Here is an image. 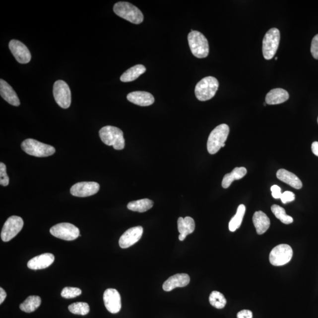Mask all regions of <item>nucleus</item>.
I'll return each mask as SVG.
<instances>
[{"mask_svg": "<svg viewBox=\"0 0 318 318\" xmlns=\"http://www.w3.org/2000/svg\"><path fill=\"white\" fill-rule=\"evenodd\" d=\"M312 151H313V153L315 155L318 157V141H315L313 144H312L311 146Z\"/></svg>", "mask_w": 318, "mask_h": 318, "instance_id": "38", "label": "nucleus"}, {"mask_svg": "<svg viewBox=\"0 0 318 318\" xmlns=\"http://www.w3.org/2000/svg\"><path fill=\"white\" fill-rule=\"evenodd\" d=\"M99 136L104 143L116 150H123L125 147L124 132L119 128L106 126L100 129Z\"/></svg>", "mask_w": 318, "mask_h": 318, "instance_id": "1", "label": "nucleus"}, {"mask_svg": "<svg viewBox=\"0 0 318 318\" xmlns=\"http://www.w3.org/2000/svg\"><path fill=\"white\" fill-rule=\"evenodd\" d=\"M55 237L64 241H74L80 236V231L76 226L69 223H59L50 230Z\"/></svg>", "mask_w": 318, "mask_h": 318, "instance_id": "9", "label": "nucleus"}, {"mask_svg": "<svg viewBox=\"0 0 318 318\" xmlns=\"http://www.w3.org/2000/svg\"><path fill=\"white\" fill-rule=\"evenodd\" d=\"M23 219L17 216H12L6 220L1 233L2 241L8 242L16 237L23 229Z\"/></svg>", "mask_w": 318, "mask_h": 318, "instance_id": "10", "label": "nucleus"}, {"mask_svg": "<svg viewBox=\"0 0 318 318\" xmlns=\"http://www.w3.org/2000/svg\"><path fill=\"white\" fill-rule=\"evenodd\" d=\"M276 176L280 181L291 186L296 190H300L302 188V183L300 179L297 175L287 170L279 169L276 173Z\"/></svg>", "mask_w": 318, "mask_h": 318, "instance_id": "22", "label": "nucleus"}, {"mask_svg": "<svg viewBox=\"0 0 318 318\" xmlns=\"http://www.w3.org/2000/svg\"><path fill=\"white\" fill-rule=\"evenodd\" d=\"M245 211L246 207L244 204H240L238 206L237 213L233 217L229 223L230 231L234 232L240 228L245 214Z\"/></svg>", "mask_w": 318, "mask_h": 318, "instance_id": "28", "label": "nucleus"}, {"mask_svg": "<svg viewBox=\"0 0 318 318\" xmlns=\"http://www.w3.org/2000/svg\"><path fill=\"white\" fill-rule=\"evenodd\" d=\"M100 185L94 182L77 183L70 189V193L74 196L85 197L92 196L99 191Z\"/></svg>", "mask_w": 318, "mask_h": 318, "instance_id": "12", "label": "nucleus"}, {"mask_svg": "<svg viewBox=\"0 0 318 318\" xmlns=\"http://www.w3.org/2000/svg\"><path fill=\"white\" fill-rule=\"evenodd\" d=\"M68 308L72 314L80 316H86L90 311L89 305L86 302H75L69 305Z\"/></svg>", "mask_w": 318, "mask_h": 318, "instance_id": "31", "label": "nucleus"}, {"mask_svg": "<svg viewBox=\"0 0 318 318\" xmlns=\"http://www.w3.org/2000/svg\"><path fill=\"white\" fill-rule=\"evenodd\" d=\"M42 304V300L39 296H30L20 305V310L26 313L35 311Z\"/></svg>", "mask_w": 318, "mask_h": 318, "instance_id": "27", "label": "nucleus"}, {"mask_svg": "<svg viewBox=\"0 0 318 318\" xmlns=\"http://www.w3.org/2000/svg\"><path fill=\"white\" fill-rule=\"evenodd\" d=\"M272 191V196L275 199H281L282 196L281 189L277 185H273L270 189Z\"/></svg>", "mask_w": 318, "mask_h": 318, "instance_id": "36", "label": "nucleus"}, {"mask_svg": "<svg viewBox=\"0 0 318 318\" xmlns=\"http://www.w3.org/2000/svg\"><path fill=\"white\" fill-rule=\"evenodd\" d=\"M275 60H276V61H277V60H278V58H276Z\"/></svg>", "mask_w": 318, "mask_h": 318, "instance_id": "40", "label": "nucleus"}, {"mask_svg": "<svg viewBox=\"0 0 318 318\" xmlns=\"http://www.w3.org/2000/svg\"><path fill=\"white\" fill-rule=\"evenodd\" d=\"M153 201L149 199H143L131 201L127 204V208L134 212L143 213L153 206Z\"/></svg>", "mask_w": 318, "mask_h": 318, "instance_id": "26", "label": "nucleus"}, {"mask_svg": "<svg viewBox=\"0 0 318 318\" xmlns=\"http://www.w3.org/2000/svg\"><path fill=\"white\" fill-rule=\"evenodd\" d=\"M113 10L116 14L135 24L142 23L144 19L142 12L136 6L127 2H118L115 4Z\"/></svg>", "mask_w": 318, "mask_h": 318, "instance_id": "4", "label": "nucleus"}, {"mask_svg": "<svg viewBox=\"0 0 318 318\" xmlns=\"http://www.w3.org/2000/svg\"><path fill=\"white\" fill-rule=\"evenodd\" d=\"M21 149L28 155L39 157L52 156L56 152L54 147L40 142L33 138H28L21 143Z\"/></svg>", "mask_w": 318, "mask_h": 318, "instance_id": "6", "label": "nucleus"}, {"mask_svg": "<svg viewBox=\"0 0 318 318\" xmlns=\"http://www.w3.org/2000/svg\"><path fill=\"white\" fill-rule=\"evenodd\" d=\"M143 233V228L140 226L128 229L119 239L120 247L127 249L131 247L140 240Z\"/></svg>", "mask_w": 318, "mask_h": 318, "instance_id": "15", "label": "nucleus"}, {"mask_svg": "<svg viewBox=\"0 0 318 318\" xmlns=\"http://www.w3.org/2000/svg\"><path fill=\"white\" fill-rule=\"evenodd\" d=\"M127 99L129 102L140 106H149L155 102L152 94L146 91H133L128 94Z\"/></svg>", "mask_w": 318, "mask_h": 318, "instance_id": "18", "label": "nucleus"}, {"mask_svg": "<svg viewBox=\"0 0 318 318\" xmlns=\"http://www.w3.org/2000/svg\"><path fill=\"white\" fill-rule=\"evenodd\" d=\"M311 52L314 58L318 60V34L315 36L312 41Z\"/></svg>", "mask_w": 318, "mask_h": 318, "instance_id": "34", "label": "nucleus"}, {"mask_svg": "<svg viewBox=\"0 0 318 318\" xmlns=\"http://www.w3.org/2000/svg\"><path fill=\"white\" fill-rule=\"evenodd\" d=\"M81 292V289L78 288L65 287L63 289L61 295L63 298L71 299L78 297Z\"/></svg>", "mask_w": 318, "mask_h": 318, "instance_id": "32", "label": "nucleus"}, {"mask_svg": "<svg viewBox=\"0 0 318 318\" xmlns=\"http://www.w3.org/2000/svg\"><path fill=\"white\" fill-rule=\"evenodd\" d=\"M247 170L244 167L236 168L228 174L223 177L222 185L224 189L228 188L231 185L232 182L235 181L240 180L247 175Z\"/></svg>", "mask_w": 318, "mask_h": 318, "instance_id": "24", "label": "nucleus"}, {"mask_svg": "<svg viewBox=\"0 0 318 318\" xmlns=\"http://www.w3.org/2000/svg\"><path fill=\"white\" fill-rule=\"evenodd\" d=\"M9 49L16 61L21 64H27L31 61V55L26 45L20 41L12 40L9 43Z\"/></svg>", "mask_w": 318, "mask_h": 318, "instance_id": "14", "label": "nucleus"}, {"mask_svg": "<svg viewBox=\"0 0 318 318\" xmlns=\"http://www.w3.org/2000/svg\"><path fill=\"white\" fill-rule=\"evenodd\" d=\"M53 95L57 103L64 109L70 106L71 95L70 88L65 81L58 80L53 86Z\"/></svg>", "mask_w": 318, "mask_h": 318, "instance_id": "11", "label": "nucleus"}, {"mask_svg": "<svg viewBox=\"0 0 318 318\" xmlns=\"http://www.w3.org/2000/svg\"><path fill=\"white\" fill-rule=\"evenodd\" d=\"M237 318H253V312L250 310H242L238 313Z\"/></svg>", "mask_w": 318, "mask_h": 318, "instance_id": "37", "label": "nucleus"}, {"mask_svg": "<svg viewBox=\"0 0 318 318\" xmlns=\"http://www.w3.org/2000/svg\"><path fill=\"white\" fill-rule=\"evenodd\" d=\"M6 297H7V294H6L5 291L2 288H0V304H2Z\"/></svg>", "mask_w": 318, "mask_h": 318, "instance_id": "39", "label": "nucleus"}, {"mask_svg": "<svg viewBox=\"0 0 318 318\" xmlns=\"http://www.w3.org/2000/svg\"><path fill=\"white\" fill-rule=\"evenodd\" d=\"M219 85V81L215 77L208 76L203 78L195 87L196 98L201 102L212 99L218 89Z\"/></svg>", "mask_w": 318, "mask_h": 318, "instance_id": "5", "label": "nucleus"}, {"mask_svg": "<svg viewBox=\"0 0 318 318\" xmlns=\"http://www.w3.org/2000/svg\"><path fill=\"white\" fill-rule=\"evenodd\" d=\"M211 305L217 309H223L226 306V300L224 295L218 291H213L209 296Z\"/></svg>", "mask_w": 318, "mask_h": 318, "instance_id": "29", "label": "nucleus"}, {"mask_svg": "<svg viewBox=\"0 0 318 318\" xmlns=\"http://www.w3.org/2000/svg\"><path fill=\"white\" fill-rule=\"evenodd\" d=\"M253 223L258 235H262L270 227V219L262 211H257L254 213Z\"/></svg>", "mask_w": 318, "mask_h": 318, "instance_id": "23", "label": "nucleus"}, {"mask_svg": "<svg viewBox=\"0 0 318 318\" xmlns=\"http://www.w3.org/2000/svg\"><path fill=\"white\" fill-rule=\"evenodd\" d=\"M178 231L180 233L179 236V240L183 241L188 235L192 234L195 229V223L193 218L186 217L185 218H179L178 220Z\"/></svg>", "mask_w": 318, "mask_h": 318, "instance_id": "21", "label": "nucleus"}, {"mask_svg": "<svg viewBox=\"0 0 318 318\" xmlns=\"http://www.w3.org/2000/svg\"><path fill=\"white\" fill-rule=\"evenodd\" d=\"M271 210L276 218L281 220V222L284 224H291L294 222V219L291 216L286 215L285 210L282 207L277 205V204H273L271 207Z\"/></svg>", "mask_w": 318, "mask_h": 318, "instance_id": "30", "label": "nucleus"}, {"mask_svg": "<svg viewBox=\"0 0 318 318\" xmlns=\"http://www.w3.org/2000/svg\"><path fill=\"white\" fill-rule=\"evenodd\" d=\"M292 256L293 250L290 246L281 244L276 246L270 252L269 261L273 266H282L290 262Z\"/></svg>", "mask_w": 318, "mask_h": 318, "instance_id": "8", "label": "nucleus"}, {"mask_svg": "<svg viewBox=\"0 0 318 318\" xmlns=\"http://www.w3.org/2000/svg\"><path fill=\"white\" fill-rule=\"evenodd\" d=\"M281 199L283 204L291 202L295 199V195L292 191H286L282 194Z\"/></svg>", "mask_w": 318, "mask_h": 318, "instance_id": "35", "label": "nucleus"}, {"mask_svg": "<svg viewBox=\"0 0 318 318\" xmlns=\"http://www.w3.org/2000/svg\"><path fill=\"white\" fill-rule=\"evenodd\" d=\"M0 94L6 102L14 106L20 105V100L12 87L5 80H0Z\"/></svg>", "mask_w": 318, "mask_h": 318, "instance_id": "19", "label": "nucleus"}, {"mask_svg": "<svg viewBox=\"0 0 318 318\" xmlns=\"http://www.w3.org/2000/svg\"><path fill=\"white\" fill-rule=\"evenodd\" d=\"M188 43L192 54L197 58H206L209 55L208 41L202 33L197 31L191 30L189 34Z\"/></svg>", "mask_w": 318, "mask_h": 318, "instance_id": "3", "label": "nucleus"}, {"mask_svg": "<svg viewBox=\"0 0 318 318\" xmlns=\"http://www.w3.org/2000/svg\"><path fill=\"white\" fill-rule=\"evenodd\" d=\"M229 134L227 125L218 126L211 132L207 143V149L210 155H215L222 147L225 146V141Z\"/></svg>", "mask_w": 318, "mask_h": 318, "instance_id": "2", "label": "nucleus"}, {"mask_svg": "<svg viewBox=\"0 0 318 318\" xmlns=\"http://www.w3.org/2000/svg\"><path fill=\"white\" fill-rule=\"evenodd\" d=\"M281 34L276 28H272L264 36L263 39L262 53L264 58L267 61L273 59L278 50Z\"/></svg>", "mask_w": 318, "mask_h": 318, "instance_id": "7", "label": "nucleus"}, {"mask_svg": "<svg viewBox=\"0 0 318 318\" xmlns=\"http://www.w3.org/2000/svg\"><path fill=\"white\" fill-rule=\"evenodd\" d=\"M55 259V256L52 254H43L28 261L27 267L33 270L46 269L54 262Z\"/></svg>", "mask_w": 318, "mask_h": 318, "instance_id": "17", "label": "nucleus"}, {"mask_svg": "<svg viewBox=\"0 0 318 318\" xmlns=\"http://www.w3.org/2000/svg\"></svg>", "mask_w": 318, "mask_h": 318, "instance_id": "41", "label": "nucleus"}, {"mask_svg": "<svg viewBox=\"0 0 318 318\" xmlns=\"http://www.w3.org/2000/svg\"><path fill=\"white\" fill-rule=\"evenodd\" d=\"M190 281V276L187 273L176 274L164 282L163 289L165 291L170 292L176 288L185 287Z\"/></svg>", "mask_w": 318, "mask_h": 318, "instance_id": "16", "label": "nucleus"}, {"mask_svg": "<svg viewBox=\"0 0 318 318\" xmlns=\"http://www.w3.org/2000/svg\"><path fill=\"white\" fill-rule=\"evenodd\" d=\"M289 98V94L287 91L277 88L267 93L265 97V102L267 105H279L287 101Z\"/></svg>", "mask_w": 318, "mask_h": 318, "instance_id": "20", "label": "nucleus"}, {"mask_svg": "<svg viewBox=\"0 0 318 318\" xmlns=\"http://www.w3.org/2000/svg\"><path fill=\"white\" fill-rule=\"evenodd\" d=\"M4 163H0V184L3 187H7L9 184V178Z\"/></svg>", "mask_w": 318, "mask_h": 318, "instance_id": "33", "label": "nucleus"}, {"mask_svg": "<svg viewBox=\"0 0 318 318\" xmlns=\"http://www.w3.org/2000/svg\"><path fill=\"white\" fill-rule=\"evenodd\" d=\"M146 68L143 65L138 64L133 66L127 71H125L121 77V80L123 82H130L136 80L140 75L145 73Z\"/></svg>", "mask_w": 318, "mask_h": 318, "instance_id": "25", "label": "nucleus"}, {"mask_svg": "<svg viewBox=\"0 0 318 318\" xmlns=\"http://www.w3.org/2000/svg\"><path fill=\"white\" fill-rule=\"evenodd\" d=\"M103 301L106 309L110 313H119L122 308L121 297L115 289H108L104 292Z\"/></svg>", "mask_w": 318, "mask_h": 318, "instance_id": "13", "label": "nucleus"}]
</instances>
